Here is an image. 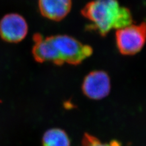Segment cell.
Listing matches in <instances>:
<instances>
[{
	"label": "cell",
	"mask_w": 146,
	"mask_h": 146,
	"mask_svg": "<svg viewBox=\"0 0 146 146\" xmlns=\"http://www.w3.org/2000/svg\"><path fill=\"white\" fill-rule=\"evenodd\" d=\"M116 42L121 54L133 56L138 53L146 42V23L117 29Z\"/></svg>",
	"instance_id": "3"
},
{
	"label": "cell",
	"mask_w": 146,
	"mask_h": 146,
	"mask_svg": "<svg viewBox=\"0 0 146 146\" xmlns=\"http://www.w3.org/2000/svg\"><path fill=\"white\" fill-rule=\"evenodd\" d=\"M133 18L130 11L125 7H121L119 12L115 29H119L132 25Z\"/></svg>",
	"instance_id": "10"
},
{
	"label": "cell",
	"mask_w": 146,
	"mask_h": 146,
	"mask_svg": "<svg viewBox=\"0 0 146 146\" xmlns=\"http://www.w3.org/2000/svg\"><path fill=\"white\" fill-rule=\"evenodd\" d=\"M42 146H71V140L66 132L59 128H52L44 132Z\"/></svg>",
	"instance_id": "8"
},
{
	"label": "cell",
	"mask_w": 146,
	"mask_h": 146,
	"mask_svg": "<svg viewBox=\"0 0 146 146\" xmlns=\"http://www.w3.org/2000/svg\"><path fill=\"white\" fill-rule=\"evenodd\" d=\"M28 25L23 17L15 13L4 15L0 20V36L8 43H18L26 36Z\"/></svg>",
	"instance_id": "5"
},
{
	"label": "cell",
	"mask_w": 146,
	"mask_h": 146,
	"mask_svg": "<svg viewBox=\"0 0 146 146\" xmlns=\"http://www.w3.org/2000/svg\"><path fill=\"white\" fill-rule=\"evenodd\" d=\"M120 6L117 0H93L82 11V15L90 22V28L102 36L115 29Z\"/></svg>",
	"instance_id": "1"
},
{
	"label": "cell",
	"mask_w": 146,
	"mask_h": 146,
	"mask_svg": "<svg viewBox=\"0 0 146 146\" xmlns=\"http://www.w3.org/2000/svg\"><path fill=\"white\" fill-rule=\"evenodd\" d=\"M82 90L91 99L98 100L106 98L111 90V81L108 73L102 70L90 72L85 77Z\"/></svg>",
	"instance_id": "4"
},
{
	"label": "cell",
	"mask_w": 146,
	"mask_h": 146,
	"mask_svg": "<svg viewBox=\"0 0 146 146\" xmlns=\"http://www.w3.org/2000/svg\"><path fill=\"white\" fill-rule=\"evenodd\" d=\"M82 146H122V144L117 140L104 143L97 137L89 133H85L82 139Z\"/></svg>",
	"instance_id": "9"
},
{
	"label": "cell",
	"mask_w": 146,
	"mask_h": 146,
	"mask_svg": "<svg viewBox=\"0 0 146 146\" xmlns=\"http://www.w3.org/2000/svg\"><path fill=\"white\" fill-rule=\"evenodd\" d=\"M72 0H38L40 12L44 17L53 21H60L70 13Z\"/></svg>",
	"instance_id": "7"
},
{
	"label": "cell",
	"mask_w": 146,
	"mask_h": 146,
	"mask_svg": "<svg viewBox=\"0 0 146 146\" xmlns=\"http://www.w3.org/2000/svg\"><path fill=\"white\" fill-rule=\"evenodd\" d=\"M61 65H79L93 54V48L67 35L51 36Z\"/></svg>",
	"instance_id": "2"
},
{
	"label": "cell",
	"mask_w": 146,
	"mask_h": 146,
	"mask_svg": "<svg viewBox=\"0 0 146 146\" xmlns=\"http://www.w3.org/2000/svg\"><path fill=\"white\" fill-rule=\"evenodd\" d=\"M33 54L35 60L38 62H52L57 65H61L51 36L44 37L40 34L35 35Z\"/></svg>",
	"instance_id": "6"
}]
</instances>
